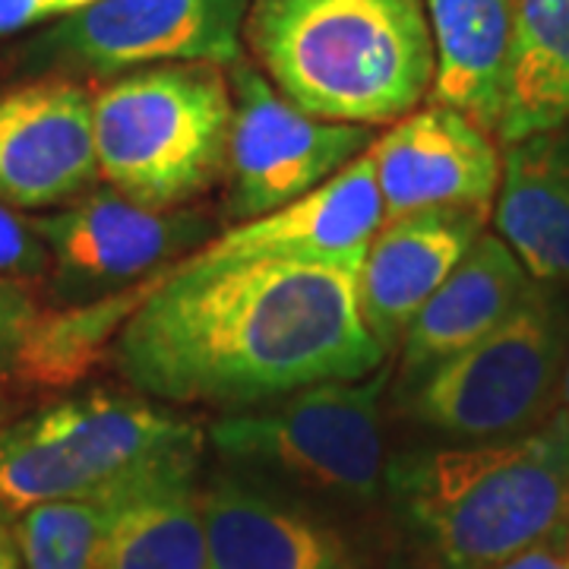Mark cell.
<instances>
[{
    "label": "cell",
    "instance_id": "23",
    "mask_svg": "<svg viewBox=\"0 0 569 569\" xmlns=\"http://www.w3.org/2000/svg\"><path fill=\"white\" fill-rule=\"evenodd\" d=\"M48 269V247L36 234L29 219L17 209L0 203V276L7 279H36Z\"/></svg>",
    "mask_w": 569,
    "mask_h": 569
},
{
    "label": "cell",
    "instance_id": "11",
    "mask_svg": "<svg viewBox=\"0 0 569 569\" xmlns=\"http://www.w3.org/2000/svg\"><path fill=\"white\" fill-rule=\"evenodd\" d=\"M96 174L92 99L82 86L41 80L0 96V203H67Z\"/></svg>",
    "mask_w": 569,
    "mask_h": 569
},
{
    "label": "cell",
    "instance_id": "18",
    "mask_svg": "<svg viewBox=\"0 0 569 569\" xmlns=\"http://www.w3.org/2000/svg\"><path fill=\"white\" fill-rule=\"evenodd\" d=\"M433 39L430 104H443L497 137L507 102L516 0H425Z\"/></svg>",
    "mask_w": 569,
    "mask_h": 569
},
{
    "label": "cell",
    "instance_id": "1",
    "mask_svg": "<svg viewBox=\"0 0 569 569\" xmlns=\"http://www.w3.org/2000/svg\"><path fill=\"white\" fill-rule=\"evenodd\" d=\"M361 260L174 263L118 336L127 380L156 399L253 408L365 380L387 351L358 307Z\"/></svg>",
    "mask_w": 569,
    "mask_h": 569
},
{
    "label": "cell",
    "instance_id": "8",
    "mask_svg": "<svg viewBox=\"0 0 569 569\" xmlns=\"http://www.w3.org/2000/svg\"><path fill=\"white\" fill-rule=\"evenodd\" d=\"M228 86L234 99L228 209L238 222L260 219L301 200L373 142L370 127L317 121L305 114L244 58L231 63Z\"/></svg>",
    "mask_w": 569,
    "mask_h": 569
},
{
    "label": "cell",
    "instance_id": "5",
    "mask_svg": "<svg viewBox=\"0 0 569 569\" xmlns=\"http://www.w3.org/2000/svg\"><path fill=\"white\" fill-rule=\"evenodd\" d=\"M200 443V430L168 411L92 392L0 430V507L99 493Z\"/></svg>",
    "mask_w": 569,
    "mask_h": 569
},
{
    "label": "cell",
    "instance_id": "26",
    "mask_svg": "<svg viewBox=\"0 0 569 569\" xmlns=\"http://www.w3.org/2000/svg\"><path fill=\"white\" fill-rule=\"evenodd\" d=\"M48 17H58L54 0H0V36L20 32Z\"/></svg>",
    "mask_w": 569,
    "mask_h": 569
},
{
    "label": "cell",
    "instance_id": "3",
    "mask_svg": "<svg viewBox=\"0 0 569 569\" xmlns=\"http://www.w3.org/2000/svg\"><path fill=\"white\" fill-rule=\"evenodd\" d=\"M406 507L443 569H490L569 516V411L402 468Z\"/></svg>",
    "mask_w": 569,
    "mask_h": 569
},
{
    "label": "cell",
    "instance_id": "20",
    "mask_svg": "<svg viewBox=\"0 0 569 569\" xmlns=\"http://www.w3.org/2000/svg\"><path fill=\"white\" fill-rule=\"evenodd\" d=\"M569 130V0H516L507 102L497 140Z\"/></svg>",
    "mask_w": 569,
    "mask_h": 569
},
{
    "label": "cell",
    "instance_id": "19",
    "mask_svg": "<svg viewBox=\"0 0 569 569\" xmlns=\"http://www.w3.org/2000/svg\"><path fill=\"white\" fill-rule=\"evenodd\" d=\"M203 522L209 569H358L332 531L231 481L203 490Z\"/></svg>",
    "mask_w": 569,
    "mask_h": 569
},
{
    "label": "cell",
    "instance_id": "16",
    "mask_svg": "<svg viewBox=\"0 0 569 569\" xmlns=\"http://www.w3.org/2000/svg\"><path fill=\"white\" fill-rule=\"evenodd\" d=\"M490 212L531 282H569V130L509 142Z\"/></svg>",
    "mask_w": 569,
    "mask_h": 569
},
{
    "label": "cell",
    "instance_id": "22",
    "mask_svg": "<svg viewBox=\"0 0 569 569\" xmlns=\"http://www.w3.org/2000/svg\"><path fill=\"white\" fill-rule=\"evenodd\" d=\"M133 478L99 493L22 509L17 522L22 569H99L108 529Z\"/></svg>",
    "mask_w": 569,
    "mask_h": 569
},
{
    "label": "cell",
    "instance_id": "17",
    "mask_svg": "<svg viewBox=\"0 0 569 569\" xmlns=\"http://www.w3.org/2000/svg\"><path fill=\"white\" fill-rule=\"evenodd\" d=\"M200 449L146 468L123 490L99 569H209Z\"/></svg>",
    "mask_w": 569,
    "mask_h": 569
},
{
    "label": "cell",
    "instance_id": "28",
    "mask_svg": "<svg viewBox=\"0 0 569 569\" xmlns=\"http://www.w3.org/2000/svg\"><path fill=\"white\" fill-rule=\"evenodd\" d=\"M92 3H99V0H54V10H58V17H70V13H80L86 7H92Z\"/></svg>",
    "mask_w": 569,
    "mask_h": 569
},
{
    "label": "cell",
    "instance_id": "14",
    "mask_svg": "<svg viewBox=\"0 0 569 569\" xmlns=\"http://www.w3.org/2000/svg\"><path fill=\"white\" fill-rule=\"evenodd\" d=\"M48 253L86 284L142 279L200 234V219L178 209H146L114 190L82 197L54 216L32 219Z\"/></svg>",
    "mask_w": 569,
    "mask_h": 569
},
{
    "label": "cell",
    "instance_id": "15",
    "mask_svg": "<svg viewBox=\"0 0 569 569\" xmlns=\"http://www.w3.org/2000/svg\"><path fill=\"white\" fill-rule=\"evenodd\" d=\"M535 295V282L497 234H481L462 263L427 301L402 336V367L411 380L466 351L516 313Z\"/></svg>",
    "mask_w": 569,
    "mask_h": 569
},
{
    "label": "cell",
    "instance_id": "2",
    "mask_svg": "<svg viewBox=\"0 0 569 569\" xmlns=\"http://www.w3.org/2000/svg\"><path fill=\"white\" fill-rule=\"evenodd\" d=\"M244 39L266 80L317 121H399L433 86L425 0H250Z\"/></svg>",
    "mask_w": 569,
    "mask_h": 569
},
{
    "label": "cell",
    "instance_id": "6",
    "mask_svg": "<svg viewBox=\"0 0 569 569\" xmlns=\"http://www.w3.org/2000/svg\"><path fill=\"white\" fill-rule=\"evenodd\" d=\"M389 370L365 380H332L212 425L228 459L272 466L310 488L370 500L383 488V415Z\"/></svg>",
    "mask_w": 569,
    "mask_h": 569
},
{
    "label": "cell",
    "instance_id": "27",
    "mask_svg": "<svg viewBox=\"0 0 569 569\" xmlns=\"http://www.w3.org/2000/svg\"><path fill=\"white\" fill-rule=\"evenodd\" d=\"M0 569H22L17 529L10 526L7 509L3 507H0Z\"/></svg>",
    "mask_w": 569,
    "mask_h": 569
},
{
    "label": "cell",
    "instance_id": "9",
    "mask_svg": "<svg viewBox=\"0 0 569 569\" xmlns=\"http://www.w3.org/2000/svg\"><path fill=\"white\" fill-rule=\"evenodd\" d=\"M250 0H99L70 13L51 44L102 73L162 63L241 61Z\"/></svg>",
    "mask_w": 569,
    "mask_h": 569
},
{
    "label": "cell",
    "instance_id": "10",
    "mask_svg": "<svg viewBox=\"0 0 569 569\" xmlns=\"http://www.w3.org/2000/svg\"><path fill=\"white\" fill-rule=\"evenodd\" d=\"M383 203V219L421 209L490 212L500 183L493 133L466 114L427 104L399 118L367 149Z\"/></svg>",
    "mask_w": 569,
    "mask_h": 569
},
{
    "label": "cell",
    "instance_id": "12",
    "mask_svg": "<svg viewBox=\"0 0 569 569\" xmlns=\"http://www.w3.org/2000/svg\"><path fill=\"white\" fill-rule=\"evenodd\" d=\"M383 224V203L373 162L361 152L336 178L301 200L238 222L216 241L183 257L190 266L244 263V260H365L373 231Z\"/></svg>",
    "mask_w": 569,
    "mask_h": 569
},
{
    "label": "cell",
    "instance_id": "21",
    "mask_svg": "<svg viewBox=\"0 0 569 569\" xmlns=\"http://www.w3.org/2000/svg\"><path fill=\"white\" fill-rule=\"evenodd\" d=\"M152 291H156V279L149 276L92 305L48 310V313L39 310L22 336L10 373L41 387H67L80 380L108 351L114 336H121L127 320L140 310Z\"/></svg>",
    "mask_w": 569,
    "mask_h": 569
},
{
    "label": "cell",
    "instance_id": "29",
    "mask_svg": "<svg viewBox=\"0 0 569 569\" xmlns=\"http://www.w3.org/2000/svg\"><path fill=\"white\" fill-rule=\"evenodd\" d=\"M560 399H563V408L569 411V355L567 365H563V377H560Z\"/></svg>",
    "mask_w": 569,
    "mask_h": 569
},
{
    "label": "cell",
    "instance_id": "4",
    "mask_svg": "<svg viewBox=\"0 0 569 569\" xmlns=\"http://www.w3.org/2000/svg\"><path fill=\"white\" fill-rule=\"evenodd\" d=\"M234 99L212 63L142 67L92 99L96 171L146 209H178L228 171Z\"/></svg>",
    "mask_w": 569,
    "mask_h": 569
},
{
    "label": "cell",
    "instance_id": "24",
    "mask_svg": "<svg viewBox=\"0 0 569 569\" xmlns=\"http://www.w3.org/2000/svg\"><path fill=\"white\" fill-rule=\"evenodd\" d=\"M36 313L39 307L32 301V295L17 279L0 276V370L7 373L13 370L22 336L36 320Z\"/></svg>",
    "mask_w": 569,
    "mask_h": 569
},
{
    "label": "cell",
    "instance_id": "25",
    "mask_svg": "<svg viewBox=\"0 0 569 569\" xmlns=\"http://www.w3.org/2000/svg\"><path fill=\"white\" fill-rule=\"evenodd\" d=\"M490 569H569V516L548 538Z\"/></svg>",
    "mask_w": 569,
    "mask_h": 569
},
{
    "label": "cell",
    "instance_id": "7",
    "mask_svg": "<svg viewBox=\"0 0 569 569\" xmlns=\"http://www.w3.org/2000/svg\"><path fill=\"white\" fill-rule=\"evenodd\" d=\"M563 365V323L535 291L485 339L427 370L411 408L456 440L512 437L548 418Z\"/></svg>",
    "mask_w": 569,
    "mask_h": 569
},
{
    "label": "cell",
    "instance_id": "13",
    "mask_svg": "<svg viewBox=\"0 0 569 569\" xmlns=\"http://www.w3.org/2000/svg\"><path fill=\"white\" fill-rule=\"evenodd\" d=\"M488 219L481 209H421L383 219L373 231L358 269V307L367 332L387 355L485 234Z\"/></svg>",
    "mask_w": 569,
    "mask_h": 569
}]
</instances>
